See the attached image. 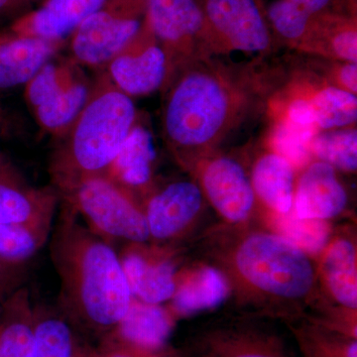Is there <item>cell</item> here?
<instances>
[{"label": "cell", "instance_id": "6da1fadb", "mask_svg": "<svg viewBox=\"0 0 357 357\" xmlns=\"http://www.w3.org/2000/svg\"><path fill=\"white\" fill-rule=\"evenodd\" d=\"M50 253L65 318L72 326L107 337L133 299L119 255L82 225L68 204L52 234Z\"/></svg>", "mask_w": 357, "mask_h": 357}, {"label": "cell", "instance_id": "7a4b0ae2", "mask_svg": "<svg viewBox=\"0 0 357 357\" xmlns=\"http://www.w3.org/2000/svg\"><path fill=\"white\" fill-rule=\"evenodd\" d=\"M166 89L164 139L185 165L218 144L250 102L245 88L229 73L199 63L183 68Z\"/></svg>", "mask_w": 357, "mask_h": 357}, {"label": "cell", "instance_id": "3957f363", "mask_svg": "<svg viewBox=\"0 0 357 357\" xmlns=\"http://www.w3.org/2000/svg\"><path fill=\"white\" fill-rule=\"evenodd\" d=\"M137 122L132 98L100 70L83 109L55 138L50 175L60 198L84 181L102 177Z\"/></svg>", "mask_w": 357, "mask_h": 357}, {"label": "cell", "instance_id": "277c9868", "mask_svg": "<svg viewBox=\"0 0 357 357\" xmlns=\"http://www.w3.org/2000/svg\"><path fill=\"white\" fill-rule=\"evenodd\" d=\"M234 264L249 285L278 299H304L314 286V267L306 252L276 234L246 237L236 249Z\"/></svg>", "mask_w": 357, "mask_h": 357}, {"label": "cell", "instance_id": "5b68a950", "mask_svg": "<svg viewBox=\"0 0 357 357\" xmlns=\"http://www.w3.org/2000/svg\"><path fill=\"white\" fill-rule=\"evenodd\" d=\"M59 55L24 86L26 102L33 116L42 130L54 138L62 135L83 109L93 84L81 66Z\"/></svg>", "mask_w": 357, "mask_h": 357}, {"label": "cell", "instance_id": "8992f818", "mask_svg": "<svg viewBox=\"0 0 357 357\" xmlns=\"http://www.w3.org/2000/svg\"><path fill=\"white\" fill-rule=\"evenodd\" d=\"M145 0H109L68 39L69 57L82 68L102 70L142 29Z\"/></svg>", "mask_w": 357, "mask_h": 357}, {"label": "cell", "instance_id": "52a82bcc", "mask_svg": "<svg viewBox=\"0 0 357 357\" xmlns=\"http://www.w3.org/2000/svg\"><path fill=\"white\" fill-rule=\"evenodd\" d=\"M64 201L105 241L143 243L150 238L144 211L135 198L105 177L84 181Z\"/></svg>", "mask_w": 357, "mask_h": 357}, {"label": "cell", "instance_id": "ba28073f", "mask_svg": "<svg viewBox=\"0 0 357 357\" xmlns=\"http://www.w3.org/2000/svg\"><path fill=\"white\" fill-rule=\"evenodd\" d=\"M145 8L147 24L168 58L166 86L191 63L197 45L208 42L203 3L202 0H145Z\"/></svg>", "mask_w": 357, "mask_h": 357}, {"label": "cell", "instance_id": "9c48e42d", "mask_svg": "<svg viewBox=\"0 0 357 357\" xmlns=\"http://www.w3.org/2000/svg\"><path fill=\"white\" fill-rule=\"evenodd\" d=\"M208 42L230 50L261 53L271 46V30L259 0H202Z\"/></svg>", "mask_w": 357, "mask_h": 357}, {"label": "cell", "instance_id": "30bf717a", "mask_svg": "<svg viewBox=\"0 0 357 357\" xmlns=\"http://www.w3.org/2000/svg\"><path fill=\"white\" fill-rule=\"evenodd\" d=\"M110 81L129 98L143 96L164 88L168 81L166 52L145 18L142 29L103 69Z\"/></svg>", "mask_w": 357, "mask_h": 357}, {"label": "cell", "instance_id": "8fae6325", "mask_svg": "<svg viewBox=\"0 0 357 357\" xmlns=\"http://www.w3.org/2000/svg\"><path fill=\"white\" fill-rule=\"evenodd\" d=\"M60 199L55 188L33 187L6 161L0 166V223L51 234Z\"/></svg>", "mask_w": 357, "mask_h": 357}, {"label": "cell", "instance_id": "7c38bea8", "mask_svg": "<svg viewBox=\"0 0 357 357\" xmlns=\"http://www.w3.org/2000/svg\"><path fill=\"white\" fill-rule=\"evenodd\" d=\"M109 0H42L21 14L6 30L10 34L50 41H68L70 34Z\"/></svg>", "mask_w": 357, "mask_h": 357}, {"label": "cell", "instance_id": "4fadbf2b", "mask_svg": "<svg viewBox=\"0 0 357 357\" xmlns=\"http://www.w3.org/2000/svg\"><path fill=\"white\" fill-rule=\"evenodd\" d=\"M202 182L215 210L230 222H243L255 206V192L236 160L218 157L204 167Z\"/></svg>", "mask_w": 357, "mask_h": 357}, {"label": "cell", "instance_id": "5bb4252c", "mask_svg": "<svg viewBox=\"0 0 357 357\" xmlns=\"http://www.w3.org/2000/svg\"><path fill=\"white\" fill-rule=\"evenodd\" d=\"M202 204L201 189L189 181L172 183L152 195L143 210L150 237L167 241L178 236L197 217Z\"/></svg>", "mask_w": 357, "mask_h": 357}, {"label": "cell", "instance_id": "9a60e30c", "mask_svg": "<svg viewBox=\"0 0 357 357\" xmlns=\"http://www.w3.org/2000/svg\"><path fill=\"white\" fill-rule=\"evenodd\" d=\"M67 41H50L0 33V89L25 86Z\"/></svg>", "mask_w": 357, "mask_h": 357}, {"label": "cell", "instance_id": "2e32d148", "mask_svg": "<svg viewBox=\"0 0 357 357\" xmlns=\"http://www.w3.org/2000/svg\"><path fill=\"white\" fill-rule=\"evenodd\" d=\"M347 203V192L335 168L318 161L307 167L300 178L294 198V213L301 218L326 220L337 217Z\"/></svg>", "mask_w": 357, "mask_h": 357}, {"label": "cell", "instance_id": "e0dca14e", "mask_svg": "<svg viewBox=\"0 0 357 357\" xmlns=\"http://www.w3.org/2000/svg\"><path fill=\"white\" fill-rule=\"evenodd\" d=\"M119 256L133 298L154 305L172 299L177 281L171 260L154 257L137 246L124 249Z\"/></svg>", "mask_w": 357, "mask_h": 357}, {"label": "cell", "instance_id": "ac0fdd59", "mask_svg": "<svg viewBox=\"0 0 357 357\" xmlns=\"http://www.w3.org/2000/svg\"><path fill=\"white\" fill-rule=\"evenodd\" d=\"M169 312L160 305L133 298L126 316L107 335L134 351L148 354L161 349L172 331Z\"/></svg>", "mask_w": 357, "mask_h": 357}, {"label": "cell", "instance_id": "d6986e66", "mask_svg": "<svg viewBox=\"0 0 357 357\" xmlns=\"http://www.w3.org/2000/svg\"><path fill=\"white\" fill-rule=\"evenodd\" d=\"M154 159L151 133L137 122L102 177L134 198V191L144 189L151 182Z\"/></svg>", "mask_w": 357, "mask_h": 357}, {"label": "cell", "instance_id": "ffe728a7", "mask_svg": "<svg viewBox=\"0 0 357 357\" xmlns=\"http://www.w3.org/2000/svg\"><path fill=\"white\" fill-rule=\"evenodd\" d=\"M35 340V307L22 286L0 303V357H31Z\"/></svg>", "mask_w": 357, "mask_h": 357}, {"label": "cell", "instance_id": "44dd1931", "mask_svg": "<svg viewBox=\"0 0 357 357\" xmlns=\"http://www.w3.org/2000/svg\"><path fill=\"white\" fill-rule=\"evenodd\" d=\"M253 191L278 215L290 213L294 203V168L275 152L257 160L252 172Z\"/></svg>", "mask_w": 357, "mask_h": 357}, {"label": "cell", "instance_id": "7402d4cb", "mask_svg": "<svg viewBox=\"0 0 357 357\" xmlns=\"http://www.w3.org/2000/svg\"><path fill=\"white\" fill-rule=\"evenodd\" d=\"M229 293V283L218 270L202 268L177 285L172 297L174 310L185 316L213 309L225 302Z\"/></svg>", "mask_w": 357, "mask_h": 357}, {"label": "cell", "instance_id": "603a6c76", "mask_svg": "<svg viewBox=\"0 0 357 357\" xmlns=\"http://www.w3.org/2000/svg\"><path fill=\"white\" fill-rule=\"evenodd\" d=\"M323 271L333 298L342 306L356 310V255L354 244L347 239L335 241L326 252Z\"/></svg>", "mask_w": 357, "mask_h": 357}, {"label": "cell", "instance_id": "cb8c5ba5", "mask_svg": "<svg viewBox=\"0 0 357 357\" xmlns=\"http://www.w3.org/2000/svg\"><path fill=\"white\" fill-rule=\"evenodd\" d=\"M77 338L62 312L35 307V340L31 357H73Z\"/></svg>", "mask_w": 357, "mask_h": 357}, {"label": "cell", "instance_id": "d4e9b609", "mask_svg": "<svg viewBox=\"0 0 357 357\" xmlns=\"http://www.w3.org/2000/svg\"><path fill=\"white\" fill-rule=\"evenodd\" d=\"M309 100L317 126L321 130L349 128L356 121V95L347 89L340 86H326Z\"/></svg>", "mask_w": 357, "mask_h": 357}, {"label": "cell", "instance_id": "484cf974", "mask_svg": "<svg viewBox=\"0 0 357 357\" xmlns=\"http://www.w3.org/2000/svg\"><path fill=\"white\" fill-rule=\"evenodd\" d=\"M311 153L333 168L354 172L357 168L356 129L323 130L312 138Z\"/></svg>", "mask_w": 357, "mask_h": 357}, {"label": "cell", "instance_id": "4316f807", "mask_svg": "<svg viewBox=\"0 0 357 357\" xmlns=\"http://www.w3.org/2000/svg\"><path fill=\"white\" fill-rule=\"evenodd\" d=\"M204 357H289L276 340L243 333H222L208 338Z\"/></svg>", "mask_w": 357, "mask_h": 357}, {"label": "cell", "instance_id": "83f0119b", "mask_svg": "<svg viewBox=\"0 0 357 357\" xmlns=\"http://www.w3.org/2000/svg\"><path fill=\"white\" fill-rule=\"evenodd\" d=\"M275 227L279 236L310 255L321 252L330 237V225L326 220L301 218L294 211L279 215Z\"/></svg>", "mask_w": 357, "mask_h": 357}, {"label": "cell", "instance_id": "f1b7e54d", "mask_svg": "<svg viewBox=\"0 0 357 357\" xmlns=\"http://www.w3.org/2000/svg\"><path fill=\"white\" fill-rule=\"evenodd\" d=\"M266 17L270 27L281 38L298 43L306 41L314 31L316 16L306 13L289 0H274L268 6Z\"/></svg>", "mask_w": 357, "mask_h": 357}, {"label": "cell", "instance_id": "f546056e", "mask_svg": "<svg viewBox=\"0 0 357 357\" xmlns=\"http://www.w3.org/2000/svg\"><path fill=\"white\" fill-rule=\"evenodd\" d=\"M50 234L23 225L0 223V257L11 262L27 263L43 248Z\"/></svg>", "mask_w": 357, "mask_h": 357}, {"label": "cell", "instance_id": "4dcf8cb0", "mask_svg": "<svg viewBox=\"0 0 357 357\" xmlns=\"http://www.w3.org/2000/svg\"><path fill=\"white\" fill-rule=\"evenodd\" d=\"M316 134L282 119L272 133V147L275 153L287 160L293 168H302L309 163L312 154L310 145Z\"/></svg>", "mask_w": 357, "mask_h": 357}, {"label": "cell", "instance_id": "1f68e13d", "mask_svg": "<svg viewBox=\"0 0 357 357\" xmlns=\"http://www.w3.org/2000/svg\"><path fill=\"white\" fill-rule=\"evenodd\" d=\"M305 357H357L356 338L342 340L316 328L296 333Z\"/></svg>", "mask_w": 357, "mask_h": 357}, {"label": "cell", "instance_id": "d6a6232c", "mask_svg": "<svg viewBox=\"0 0 357 357\" xmlns=\"http://www.w3.org/2000/svg\"><path fill=\"white\" fill-rule=\"evenodd\" d=\"M331 34L330 44L333 53L345 63L357 62V31L354 23L337 21Z\"/></svg>", "mask_w": 357, "mask_h": 357}, {"label": "cell", "instance_id": "836d02e7", "mask_svg": "<svg viewBox=\"0 0 357 357\" xmlns=\"http://www.w3.org/2000/svg\"><path fill=\"white\" fill-rule=\"evenodd\" d=\"M26 272V263L11 262L0 257V303L22 287Z\"/></svg>", "mask_w": 357, "mask_h": 357}, {"label": "cell", "instance_id": "e575fe53", "mask_svg": "<svg viewBox=\"0 0 357 357\" xmlns=\"http://www.w3.org/2000/svg\"><path fill=\"white\" fill-rule=\"evenodd\" d=\"M283 119L298 128L307 129L312 132H319V129L317 126L314 110L309 98H297L293 100L289 103Z\"/></svg>", "mask_w": 357, "mask_h": 357}, {"label": "cell", "instance_id": "d590c367", "mask_svg": "<svg viewBox=\"0 0 357 357\" xmlns=\"http://www.w3.org/2000/svg\"><path fill=\"white\" fill-rule=\"evenodd\" d=\"M89 349L93 357H140L132 349H128L112 337H105V342L100 347H89Z\"/></svg>", "mask_w": 357, "mask_h": 357}, {"label": "cell", "instance_id": "8d00e7d4", "mask_svg": "<svg viewBox=\"0 0 357 357\" xmlns=\"http://www.w3.org/2000/svg\"><path fill=\"white\" fill-rule=\"evenodd\" d=\"M337 82L340 88L347 89L356 95L357 65L356 63H344L337 70Z\"/></svg>", "mask_w": 357, "mask_h": 357}, {"label": "cell", "instance_id": "74e56055", "mask_svg": "<svg viewBox=\"0 0 357 357\" xmlns=\"http://www.w3.org/2000/svg\"><path fill=\"white\" fill-rule=\"evenodd\" d=\"M312 16L323 15L333 0H289Z\"/></svg>", "mask_w": 357, "mask_h": 357}, {"label": "cell", "instance_id": "f35d334b", "mask_svg": "<svg viewBox=\"0 0 357 357\" xmlns=\"http://www.w3.org/2000/svg\"><path fill=\"white\" fill-rule=\"evenodd\" d=\"M42 0H0V16L18 13Z\"/></svg>", "mask_w": 357, "mask_h": 357}, {"label": "cell", "instance_id": "ab89813d", "mask_svg": "<svg viewBox=\"0 0 357 357\" xmlns=\"http://www.w3.org/2000/svg\"><path fill=\"white\" fill-rule=\"evenodd\" d=\"M73 357H93L91 349L89 347L82 344L79 340H77L76 347H75L74 356Z\"/></svg>", "mask_w": 357, "mask_h": 357}, {"label": "cell", "instance_id": "60d3db41", "mask_svg": "<svg viewBox=\"0 0 357 357\" xmlns=\"http://www.w3.org/2000/svg\"><path fill=\"white\" fill-rule=\"evenodd\" d=\"M135 352H136V354H138V356H139L140 357H160V356H145V354H141V352H137V351H135Z\"/></svg>", "mask_w": 357, "mask_h": 357}, {"label": "cell", "instance_id": "b9f144b4", "mask_svg": "<svg viewBox=\"0 0 357 357\" xmlns=\"http://www.w3.org/2000/svg\"><path fill=\"white\" fill-rule=\"evenodd\" d=\"M3 162H4V160L2 159L1 155H0V166L2 165V163H3Z\"/></svg>", "mask_w": 357, "mask_h": 357}, {"label": "cell", "instance_id": "7bdbcfd3", "mask_svg": "<svg viewBox=\"0 0 357 357\" xmlns=\"http://www.w3.org/2000/svg\"><path fill=\"white\" fill-rule=\"evenodd\" d=\"M2 114H3V112H2V109H0V119H2Z\"/></svg>", "mask_w": 357, "mask_h": 357}, {"label": "cell", "instance_id": "ee69618b", "mask_svg": "<svg viewBox=\"0 0 357 357\" xmlns=\"http://www.w3.org/2000/svg\"><path fill=\"white\" fill-rule=\"evenodd\" d=\"M1 121H2V119H0V126H1Z\"/></svg>", "mask_w": 357, "mask_h": 357}]
</instances>
